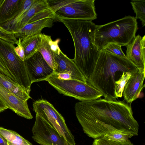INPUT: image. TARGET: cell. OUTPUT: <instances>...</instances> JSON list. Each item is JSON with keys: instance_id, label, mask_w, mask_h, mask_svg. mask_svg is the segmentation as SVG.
Returning <instances> with one entry per match:
<instances>
[{"instance_id": "e0dca14e", "label": "cell", "mask_w": 145, "mask_h": 145, "mask_svg": "<svg viewBox=\"0 0 145 145\" xmlns=\"http://www.w3.org/2000/svg\"><path fill=\"white\" fill-rule=\"evenodd\" d=\"M49 8L46 0H35L29 9L23 15L16 25L14 31V34L27 24L37 14Z\"/></svg>"}, {"instance_id": "9a60e30c", "label": "cell", "mask_w": 145, "mask_h": 145, "mask_svg": "<svg viewBox=\"0 0 145 145\" xmlns=\"http://www.w3.org/2000/svg\"><path fill=\"white\" fill-rule=\"evenodd\" d=\"M60 40L57 39L53 41L50 36L42 34L41 41L38 50L54 71L57 67L54 54L60 49L58 46Z\"/></svg>"}, {"instance_id": "d590c367", "label": "cell", "mask_w": 145, "mask_h": 145, "mask_svg": "<svg viewBox=\"0 0 145 145\" xmlns=\"http://www.w3.org/2000/svg\"><path fill=\"white\" fill-rule=\"evenodd\" d=\"M8 145H9L8 144Z\"/></svg>"}, {"instance_id": "7402d4cb", "label": "cell", "mask_w": 145, "mask_h": 145, "mask_svg": "<svg viewBox=\"0 0 145 145\" xmlns=\"http://www.w3.org/2000/svg\"><path fill=\"white\" fill-rule=\"evenodd\" d=\"M0 134L8 142L15 144L33 145L16 132L0 127Z\"/></svg>"}, {"instance_id": "cb8c5ba5", "label": "cell", "mask_w": 145, "mask_h": 145, "mask_svg": "<svg viewBox=\"0 0 145 145\" xmlns=\"http://www.w3.org/2000/svg\"><path fill=\"white\" fill-rule=\"evenodd\" d=\"M132 73L129 72H124L120 78L115 83L114 94L116 99L121 98L124 87L130 78Z\"/></svg>"}, {"instance_id": "f1b7e54d", "label": "cell", "mask_w": 145, "mask_h": 145, "mask_svg": "<svg viewBox=\"0 0 145 145\" xmlns=\"http://www.w3.org/2000/svg\"><path fill=\"white\" fill-rule=\"evenodd\" d=\"M21 39L19 38L18 39V43L16 46L14 48V51L20 58L24 61L25 59V53L24 48L21 43Z\"/></svg>"}, {"instance_id": "e575fe53", "label": "cell", "mask_w": 145, "mask_h": 145, "mask_svg": "<svg viewBox=\"0 0 145 145\" xmlns=\"http://www.w3.org/2000/svg\"><path fill=\"white\" fill-rule=\"evenodd\" d=\"M3 0H0V5L2 3V2L3 1Z\"/></svg>"}, {"instance_id": "52a82bcc", "label": "cell", "mask_w": 145, "mask_h": 145, "mask_svg": "<svg viewBox=\"0 0 145 145\" xmlns=\"http://www.w3.org/2000/svg\"><path fill=\"white\" fill-rule=\"evenodd\" d=\"M33 106L36 115L47 122L71 145H76L74 137L64 118L52 104L46 100L41 99L35 101Z\"/></svg>"}, {"instance_id": "44dd1931", "label": "cell", "mask_w": 145, "mask_h": 145, "mask_svg": "<svg viewBox=\"0 0 145 145\" xmlns=\"http://www.w3.org/2000/svg\"><path fill=\"white\" fill-rule=\"evenodd\" d=\"M34 0H24L22 6L12 18L0 25L8 31L14 33L15 29L22 16L29 9Z\"/></svg>"}, {"instance_id": "f546056e", "label": "cell", "mask_w": 145, "mask_h": 145, "mask_svg": "<svg viewBox=\"0 0 145 145\" xmlns=\"http://www.w3.org/2000/svg\"><path fill=\"white\" fill-rule=\"evenodd\" d=\"M0 73L8 77L12 80L16 82L13 77L8 70L2 57L0 55Z\"/></svg>"}, {"instance_id": "4fadbf2b", "label": "cell", "mask_w": 145, "mask_h": 145, "mask_svg": "<svg viewBox=\"0 0 145 145\" xmlns=\"http://www.w3.org/2000/svg\"><path fill=\"white\" fill-rule=\"evenodd\" d=\"M54 56L57 67L54 74L68 73L71 75L72 79L87 83L86 80L73 59L68 58L60 49L54 53Z\"/></svg>"}, {"instance_id": "9c48e42d", "label": "cell", "mask_w": 145, "mask_h": 145, "mask_svg": "<svg viewBox=\"0 0 145 145\" xmlns=\"http://www.w3.org/2000/svg\"><path fill=\"white\" fill-rule=\"evenodd\" d=\"M32 138L40 145H71L47 122L36 115Z\"/></svg>"}, {"instance_id": "ffe728a7", "label": "cell", "mask_w": 145, "mask_h": 145, "mask_svg": "<svg viewBox=\"0 0 145 145\" xmlns=\"http://www.w3.org/2000/svg\"><path fill=\"white\" fill-rule=\"evenodd\" d=\"M41 34L28 36L21 38V43L24 50V61L38 51L41 41Z\"/></svg>"}, {"instance_id": "277c9868", "label": "cell", "mask_w": 145, "mask_h": 145, "mask_svg": "<svg viewBox=\"0 0 145 145\" xmlns=\"http://www.w3.org/2000/svg\"><path fill=\"white\" fill-rule=\"evenodd\" d=\"M135 17L130 16L98 25L91 35L92 42L100 51L109 43L126 46L135 37L138 29Z\"/></svg>"}, {"instance_id": "2e32d148", "label": "cell", "mask_w": 145, "mask_h": 145, "mask_svg": "<svg viewBox=\"0 0 145 145\" xmlns=\"http://www.w3.org/2000/svg\"><path fill=\"white\" fill-rule=\"evenodd\" d=\"M54 20L51 18H46L27 24L17 31L15 34V36L19 39L28 36L40 35L43 29L53 26Z\"/></svg>"}, {"instance_id": "1f68e13d", "label": "cell", "mask_w": 145, "mask_h": 145, "mask_svg": "<svg viewBox=\"0 0 145 145\" xmlns=\"http://www.w3.org/2000/svg\"><path fill=\"white\" fill-rule=\"evenodd\" d=\"M7 109V107L0 99V113Z\"/></svg>"}, {"instance_id": "7c38bea8", "label": "cell", "mask_w": 145, "mask_h": 145, "mask_svg": "<svg viewBox=\"0 0 145 145\" xmlns=\"http://www.w3.org/2000/svg\"><path fill=\"white\" fill-rule=\"evenodd\" d=\"M126 57L139 70H145V35L135 36L126 46Z\"/></svg>"}, {"instance_id": "603a6c76", "label": "cell", "mask_w": 145, "mask_h": 145, "mask_svg": "<svg viewBox=\"0 0 145 145\" xmlns=\"http://www.w3.org/2000/svg\"><path fill=\"white\" fill-rule=\"evenodd\" d=\"M133 9L136 14L135 18L141 21L143 27L145 26V1L132 0L130 2Z\"/></svg>"}, {"instance_id": "ba28073f", "label": "cell", "mask_w": 145, "mask_h": 145, "mask_svg": "<svg viewBox=\"0 0 145 145\" xmlns=\"http://www.w3.org/2000/svg\"><path fill=\"white\" fill-rule=\"evenodd\" d=\"M95 0H72L54 13L55 19L64 18L92 21L97 18Z\"/></svg>"}, {"instance_id": "5bb4252c", "label": "cell", "mask_w": 145, "mask_h": 145, "mask_svg": "<svg viewBox=\"0 0 145 145\" xmlns=\"http://www.w3.org/2000/svg\"><path fill=\"white\" fill-rule=\"evenodd\" d=\"M145 71L139 70L133 72L125 84L123 93L124 101L131 105L139 97L145 87L144 81Z\"/></svg>"}, {"instance_id": "3957f363", "label": "cell", "mask_w": 145, "mask_h": 145, "mask_svg": "<svg viewBox=\"0 0 145 145\" xmlns=\"http://www.w3.org/2000/svg\"><path fill=\"white\" fill-rule=\"evenodd\" d=\"M67 28L74 47L73 61L86 79L91 74L98 59L99 51L91 40V35L98 25L92 21L59 18Z\"/></svg>"}, {"instance_id": "4316f807", "label": "cell", "mask_w": 145, "mask_h": 145, "mask_svg": "<svg viewBox=\"0 0 145 145\" xmlns=\"http://www.w3.org/2000/svg\"><path fill=\"white\" fill-rule=\"evenodd\" d=\"M121 46L116 44L109 43L106 44L102 49L108 52L120 56L126 57L121 49Z\"/></svg>"}, {"instance_id": "83f0119b", "label": "cell", "mask_w": 145, "mask_h": 145, "mask_svg": "<svg viewBox=\"0 0 145 145\" xmlns=\"http://www.w3.org/2000/svg\"><path fill=\"white\" fill-rule=\"evenodd\" d=\"M0 39L8 42L17 45L18 40L14 33L8 31L0 25Z\"/></svg>"}, {"instance_id": "7a4b0ae2", "label": "cell", "mask_w": 145, "mask_h": 145, "mask_svg": "<svg viewBox=\"0 0 145 145\" xmlns=\"http://www.w3.org/2000/svg\"><path fill=\"white\" fill-rule=\"evenodd\" d=\"M137 70V67L127 57L102 49L87 82L99 91L104 98L115 100H116L114 94L115 81L120 78L123 72L132 74Z\"/></svg>"}, {"instance_id": "8fae6325", "label": "cell", "mask_w": 145, "mask_h": 145, "mask_svg": "<svg viewBox=\"0 0 145 145\" xmlns=\"http://www.w3.org/2000/svg\"><path fill=\"white\" fill-rule=\"evenodd\" d=\"M0 99L9 109L18 115L28 119L33 118L27 101L19 98L0 84Z\"/></svg>"}, {"instance_id": "d6a6232c", "label": "cell", "mask_w": 145, "mask_h": 145, "mask_svg": "<svg viewBox=\"0 0 145 145\" xmlns=\"http://www.w3.org/2000/svg\"><path fill=\"white\" fill-rule=\"evenodd\" d=\"M0 145H8L7 141L0 134Z\"/></svg>"}, {"instance_id": "8992f818", "label": "cell", "mask_w": 145, "mask_h": 145, "mask_svg": "<svg viewBox=\"0 0 145 145\" xmlns=\"http://www.w3.org/2000/svg\"><path fill=\"white\" fill-rule=\"evenodd\" d=\"M14 44L0 39V55L6 67L16 82L28 94L31 91V84L29 80L24 61L16 53Z\"/></svg>"}, {"instance_id": "ac0fdd59", "label": "cell", "mask_w": 145, "mask_h": 145, "mask_svg": "<svg viewBox=\"0 0 145 145\" xmlns=\"http://www.w3.org/2000/svg\"><path fill=\"white\" fill-rule=\"evenodd\" d=\"M23 1L24 0H3L0 5V25L11 19Z\"/></svg>"}, {"instance_id": "836d02e7", "label": "cell", "mask_w": 145, "mask_h": 145, "mask_svg": "<svg viewBox=\"0 0 145 145\" xmlns=\"http://www.w3.org/2000/svg\"><path fill=\"white\" fill-rule=\"evenodd\" d=\"M8 144L9 145H27L22 144H12V143H10L8 142Z\"/></svg>"}, {"instance_id": "30bf717a", "label": "cell", "mask_w": 145, "mask_h": 145, "mask_svg": "<svg viewBox=\"0 0 145 145\" xmlns=\"http://www.w3.org/2000/svg\"><path fill=\"white\" fill-rule=\"evenodd\" d=\"M24 62L31 83L45 81L54 74L53 69L48 64L38 51Z\"/></svg>"}, {"instance_id": "484cf974", "label": "cell", "mask_w": 145, "mask_h": 145, "mask_svg": "<svg viewBox=\"0 0 145 145\" xmlns=\"http://www.w3.org/2000/svg\"><path fill=\"white\" fill-rule=\"evenodd\" d=\"M92 145H134L129 139L124 142H116L109 140L105 136L95 139Z\"/></svg>"}, {"instance_id": "5b68a950", "label": "cell", "mask_w": 145, "mask_h": 145, "mask_svg": "<svg viewBox=\"0 0 145 145\" xmlns=\"http://www.w3.org/2000/svg\"><path fill=\"white\" fill-rule=\"evenodd\" d=\"M45 81L60 94L74 97L80 101L95 100L103 96L99 91L87 83L77 80L62 79L53 74Z\"/></svg>"}, {"instance_id": "d6986e66", "label": "cell", "mask_w": 145, "mask_h": 145, "mask_svg": "<svg viewBox=\"0 0 145 145\" xmlns=\"http://www.w3.org/2000/svg\"><path fill=\"white\" fill-rule=\"evenodd\" d=\"M0 84L21 99L27 101L31 97L19 84L0 73Z\"/></svg>"}, {"instance_id": "6da1fadb", "label": "cell", "mask_w": 145, "mask_h": 145, "mask_svg": "<svg viewBox=\"0 0 145 145\" xmlns=\"http://www.w3.org/2000/svg\"><path fill=\"white\" fill-rule=\"evenodd\" d=\"M75 109L84 132L92 138L115 132L138 135L139 125L131 105L124 101L100 98L80 101L76 103Z\"/></svg>"}, {"instance_id": "4dcf8cb0", "label": "cell", "mask_w": 145, "mask_h": 145, "mask_svg": "<svg viewBox=\"0 0 145 145\" xmlns=\"http://www.w3.org/2000/svg\"><path fill=\"white\" fill-rule=\"evenodd\" d=\"M54 74L57 78L63 80H70L72 79L71 75L68 73H62Z\"/></svg>"}, {"instance_id": "d4e9b609", "label": "cell", "mask_w": 145, "mask_h": 145, "mask_svg": "<svg viewBox=\"0 0 145 145\" xmlns=\"http://www.w3.org/2000/svg\"><path fill=\"white\" fill-rule=\"evenodd\" d=\"M109 140L112 141L124 142L128 138L134 136L132 134L121 132H115L107 134L105 136Z\"/></svg>"}]
</instances>
